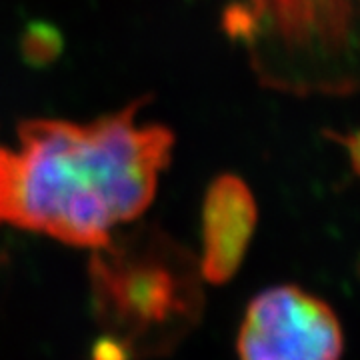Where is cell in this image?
I'll list each match as a JSON object with an SVG mask.
<instances>
[{
	"label": "cell",
	"instance_id": "obj_1",
	"mask_svg": "<svg viewBox=\"0 0 360 360\" xmlns=\"http://www.w3.org/2000/svg\"><path fill=\"white\" fill-rule=\"evenodd\" d=\"M134 103L90 122L30 118L0 144V222L98 250L150 206L174 136Z\"/></svg>",
	"mask_w": 360,
	"mask_h": 360
},
{
	"label": "cell",
	"instance_id": "obj_2",
	"mask_svg": "<svg viewBox=\"0 0 360 360\" xmlns=\"http://www.w3.org/2000/svg\"><path fill=\"white\" fill-rule=\"evenodd\" d=\"M257 80L290 96L360 94V0H220Z\"/></svg>",
	"mask_w": 360,
	"mask_h": 360
},
{
	"label": "cell",
	"instance_id": "obj_3",
	"mask_svg": "<svg viewBox=\"0 0 360 360\" xmlns=\"http://www.w3.org/2000/svg\"><path fill=\"white\" fill-rule=\"evenodd\" d=\"M89 270L98 321L122 352L174 347L198 321V260L168 240H110L92 250Z\"/></svg>",
	"mask_w": 360,
	"mask_h": 360
},
{
	"label": "cell",
	"instance_id": "obj_4",
	"mask_svg": "<svg viewBox=\"0 0 360 360\" xmlns=\"http://www.w3.org/2000/svg\"><path fill=\"white\" fill-rule=\"evenodd\" d=\"M345 333L328 302L296 284L270 286L246 307L238 360H340Z\"/></svg>",
	"mask_w": 360,
	"mask_h": 360
},
{
	"label": "cell",
	"instance_id": "obj_5",
	"mask_svg": "<svg viewBox=\"0 0 360 360\" xmlns=\"http://www.w3.org/2000/svg\"><path fill=\"white\" fill-rule=\"evenodd\" d=\"M258 208L245 180L220 174L210 182L202 202L198 272L210 284H224L238 272L257 231Z\"/></svg>",
	"mask_w": 360,
	"mask_h": 360
},
{
	"label": "cell",
	"instance_id": "obj_6",
	"mask_svg": "<svg viewBox=\"0 0 360 360\" xmlns=\"http://www.w3.org/2000/svg\"><path fill=\"white\" fill-rule=\"evenodd\" d=\"M330 139L345 148L348 160H350V167H352V172L360 179V129L348 130L345 134L336 132V134H330Z\"/></svg>",
	"mask_w": 360,
	"mask_h": 360
}]
</instances>
